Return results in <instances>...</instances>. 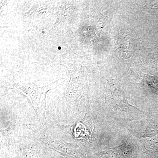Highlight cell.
Listing matches in <instances>:
<instances>
[{"mask_svg": "<svg viewBox=\"0 0 158 158\" xmlns=\"http://www.w3.org/2000/svg\"><path fill=\"white\" fill-rule=\"evenodd\" d=\"M59 81L47 86H37L29 83H15L5 85L6 87L15 89L24 94L30 99L34 112L40 121L45 119L46 96L50 90L56 88Z\"/></svg>", "mask_w": 158, "mask_h": 158, "instance_id": "cell-1", "label": "cell"}, {"mask_svg": "<svg viewBox=\"0 0 158 158\" xmlns=\"http://www.w3.org/2000/svg\"><path fill=\"white\" fill-rule=\"evenodd\" d=\"M38 135L37 140L44 146L53 150L65 158H87L77 144L54 138L44 131L39 132Z\"/></svg>", "mask_w": 158, "mask_h": 158, "instance_id": "cell-2", "label": "cell"}, {"mask_svg": "<svg viewBox=\"0 0 158 158\" xmlns=\"http://www.w3.org/2000/svg\"><path fill=\"white\" fill-rule=\"evenodd\" d=\"M44 145L37 139L19 137L14 147L21 158H43Z\"/></svg>", "mask_w": 158, "mask_h": 158, "instance_id": "cell-3", "label": "cell"}, {"mask_svg": "<svg viewBox=\"0 0 158 158\" xmlns=\"http://www.w3.org/2000/svg\"><path fill=\"white\" fill-rule=\"evenodd\" d=\"M19 128V123L14 115H11L10 125L5 129L1 130V145L6 147H14L17 141V134Z\"/></svg>", "mask_w": 158, "mask_h": 158, "instance_id": "cell-4", "label": "cell"}, {"mask_svg": "<svg viewBox=\"0 0 158 158\" xmlns=\"http://www.w3.org/2000/svg\"><path fill=\"white\" fill-rule=\"evenodd\" d=\"M144 75V81L148 86L156 93H158V77L148 75Z\"/></svg>", "mask_w": 158, "mask_h": 158, "instance_id": "cell-5", "label": "cell"}, {"mask_svg": "<svg viewBox=\"0 0 158 158\" xmlns=\"http://www.w3.org/2000/svg\"><path fill=\"white\" fill-rule=\"evenodd\" d=\"M114 108L116 110H118V111H120L121 112H122V111L127 112V111H132V110L135 111L136 110H140L137 109V108L130 105L128 102L127 100L125 99L123 100L120 102L119 104L116 105Z\"/></svg>", "mask_w": 158, "mask_h": 158, "instance_id": "cell-6", "label": "cell"}, {"mask_svg": "<svg viewBox=\"0 0 158 158\" xmlns=\"http://www.w3.org/2000/svg\"><path fill=\"white\" fill-rule=\"evenodd\" d=\"M158 133V130L157 129L150 127L149 128L146 129L145 131H143V132L140 133V134H139L138 138H140L144 137H151V136L155 135Z\"/></svg>", "mask_w": 158, "mask_h": 158, "instance_id": "cell-7", "label": "cell"}]
</instances>
